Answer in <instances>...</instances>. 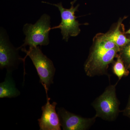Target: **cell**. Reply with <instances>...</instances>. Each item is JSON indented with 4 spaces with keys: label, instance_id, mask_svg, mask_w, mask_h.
Wrapping results in <instances>:
<instances>
[{
    "label": "cell",
    "instance_id": "cell-1",
    "mask_svg": "<svg viewBox=\"0 0 130 130\" xmlns=\"http://www.w3.org/2000/svg\"><path fill=\"white\" fill-rule=\"evenodd\" d=\"M120 50L106 33L97 34L93 38L91 50L84 65L86 75L92 77L106 74L109 65L118 56Z\"/></svg>",
    "mask_w": 130,
    "mask_h": 130
},
{
    "label": "cell",
    "instance_id": "cell-2",
    "mask_svg": "<svg viewBox=\"0 0 130 130\" xmlns=\"http://www.w3.org/2000/svg\"><path fill=\"white\" fill-rule=\"evenodd\" d=\"M50 20V16L44 14L34 24L24 25L23 31L25 35V39L24 44L18 49L26 46L31 47L38 45L41 46L48 45L50 42L49 33L51 30Z\"/></svg>",
    "mask_w": 130,
    "mask_h": 130
},
{
    "label": "cell",
    "instance_id": "cell-3",
    "mask_svg": "<svg viewBox=\"0 0 130 130\" xmlns=\"http://www.w3.org/2000/svg\"><path fill=\"white\" fill-rule=\"evenodd\" d=\"M21 50L26 54L32 61L36 67L40 77V83L42 85L45 90H48L53 79L55 68L53 61L44 55L37 46L29 47L28 50L25 48H21Z\"/></svg>",
    "mask_w": 130,
    "mask_h": 130
},
{
    "label": "cell",
    "instance_id": "cell-4",
    "mask_svg": "<svg viewBox=\"0 0 130 130\" xmlns=\"http://www.w3.org/2000/svg\"><path fill=\"white\" fill-rule=\"evenodd\" d=\"M117 84L107 87L102 94L95 101L93 106L96 111V118L112 121L118 116L119 103L116 96Z\"/></svg>",
    "mask_w": 130,
    "mask_h": 130
},
{
    "label": "cell",
    "instance_id": "cell-5",
    "mask_svg": "<svg viewBox=\"0 0 130 130\" xmlns=\"http://www.w3.org/2000/svg\"><path fill=\"white\" fill-rule=\"evenodd\" d=\"M76 1V0H74L71 3V6L70 9L64 8L61 3L55 4L42 2L43 3L55 6L60 12L61 22L59 25L51 28V30L58 28L60 29L63 39L66 42L68 41L70 37L77 36L81 31L79 26L82 24H79L77 20V17L75 14V12L78 11L79 6L78 5L74 7V4Z\"/></svg>",
    "mask_w": 130,
    "mask_h": 130
},
{
    "label": "cell",
    "instance_id": "cell-6",
    "mask_svg": "<svg viewBox=\"0 0 130 130\" xmlns=\"http://www.w3.org/2000/svg\"><path fill=\"white\" fill-rule=\"evenodd\" d=\"M9 41L5 30L1 29L0 32V68H6L7 71H11L21 60L19 57L18 50Z\"/></svg>",
    "mask_w": 130,
    "mask_h": 130
},
{
    "label": "cell",
    "instance_id": "cell-7",
    "mask_svg": "<svg viewBox=\"0 0 130 130\" xmlns=\"http://www.w3.org/2000/svg\"><path fill=\"white\" fill-rule=\"evenodd\" d=\"M61 125L64 130H85L94 123L96 117L85 118L68 111L63 108H58Z\"/></svg>",
    "mask_w": 130,
    "mask_h": 130
},
{
    "label": "cell",
    "instance_id": "cell-8",
    "mask_svg": "<svg viewBox=\"0 0 130 130\" xmlns=\"http://www.w3.org/2000/svg\"><path fill=\"white\" fill-rule=\"evenodd\" d=\"M48 91L46 90L47 102L42 107V111L41 118L38 119L40 130H60V119L56 111L57 103H50V99L48 96Z\"/></svg>",
    "mask_w": 130,
    "mask_h": 130
},
{
    "label": "cell",
    "instance_id": "cell-9",
    "mask_svg": "<svg viewBox=\"0 0 130 130\" xmlns=\"http://www.w3.org/2000/svg\"><path fill=\"white\" fill-rule=\"evenodd\" d=\"M124 20V19H120L114 27L106 33L109 38L120 48L130 41V38L126 37L125 32L122 30L123 28L122 22Z\"/></svg>",
    "mask_w": 130,
    "mask_h": 130
},
{
    "label": "cell",
    "instance_id": "cell-10",
    "mask_svg": "<svg viewBox=\"0 0 130 130\" xmlns=\"http://www.w3.org/2000/svg\"><path fill=\"white\" fill-rule=\"evenodd\" d=\"M11 72L7 71L5 81L0 84V98L16 97L20 94L12 78Z\"/></svg>",
    "mask_w": 130,
    "mask_h": 130
},
{
    "label": "cell",
    "instance_id": "cell-11",
    "mask_svg": "<svg viewBox=\"0 0 130 130\" xmlns=\"http://www.w3.org/2000/svg\"><path fill=\"white\" fill-rule=\"evenodd\" d=\"M116 58L117 59L114 63L113 66V71L118 77L119 80H120L123 77L128 76L129 74V71L126 69L119 54Z\"/></svg>",
    "mask_w": 130,
    "mask_h": 130
},
{
    "label": "cell",
    "instance_id": "cell-12",
    "mask_svg": "<svg viewBox=\"0 0 130 130\" xmlns=\"http://www.w3.org/2000/svg\"><path fill=\"white\" fill-rule=\"evenodd\" d=\"M119 55L123 60L126 69L130 71V41L120 48Z\"/></svg>",
    "mask_w": 130,
    "mask_h": 130
},
{
    "label": "cell",
    "instance_id": "cell-13",
    "mask_svg": "<svg viewBox=\"0 0 130 130\" xmlns=\"http://www.w3.org/2000/svg\"><path fill=\"white\" fill-rule=\"evenodd\" d=\"M123 113L124 115L128 117L130 119V95L127 105L125 108L123 110Z\"/></svg>",
    "mask_w": 130,
    "mask_h": 130
},
{
    "label": "cell",
    "instance_id": "cell-14",
    "mask_svg": "<svg viewBox=\"0 0 130 130\" xmlns=\"http://www.w3.org/2000/svg\"><path fill=\"white\" fill-rule=\"evenodd\" d=\"M125 35H126V34H129V35H130V28L129 30H128L127 31L125 32Z\"/></svg>",
    "mask_w": 130,
    "mask_h": 130
}]
</instances>
